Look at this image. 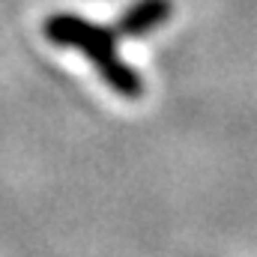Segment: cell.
<instances>
[{
	"label": "cell",
	"instance_id": "obj_1",
	"mask_svg": "<svg viewBox=\"0 0 257 257\" xmlns=\"http://www.w3.org/2000/svg\"><path fill=\"white\" fill-rule=\"evenodd\" d=\"M45 36L57 45H69V48H78L81 54H87L96 63L99 75L120 96H138L141 93V78L120 60V54L114 48V36L108 30L87 24L78 15H51L45 21Z\"/></svg>",
	"mask_w": 257,
	"mask_h": 257
},
{
	"label": "cell",
	"instance_id": "obj_2",
	"mask_svg": "<svg viewBox=\"0 0 257 257\" xmlns=\"http://www.w3.org/2000/svg\"><path fill=\"white\" fill-rule=\"evenodd\" d=\"M168 15H171V0H141V3H135L126 12L120 30L138 36V33H147V30L165 24Z\"/></svg>",
	"mask_w": 257,
	"mask_h": 257
}]
</instances>
